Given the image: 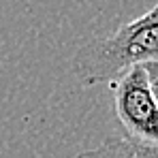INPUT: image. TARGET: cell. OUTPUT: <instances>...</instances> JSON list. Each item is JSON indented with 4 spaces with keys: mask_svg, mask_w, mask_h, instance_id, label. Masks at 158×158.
Listing matches in <instances>:
<instances>
[{
    "mask_svg": "<svg viewBox=\"0 0 158 158\" xmlns=\"http://www.w3.org/2000/svg\"><path fill=\"white\" fill-rule=\"evenodd\" d=\"M143 66H145V71H148V75H150V83H152L154 96H156V101H158V60L156 62H148V64H143Z\"/></svg>",
    "mask_w": 158,
    "mask_h": 158,
    "instance_id": "obj_4",
    "label": "cell"
},
{
    "mask_svg": "<svg viewBox=\"0 0 158 158\" xmlns=\"http://www.w3.org/2000/svg\"><path fill=\"white\" fill-rule=\"evenodd\" d=\"M158 60V2L111 34L85 41L73 56V73L83 88L111 83L132 66Z\"/></svg>",
    "mask_w": 158,
    "mask_h": 158,
    "instance_id": "obj_1",
    "label": "cell"
},
{
    "mask_svg": "<svg viewBox=\"0 0 158 158\" xmlns=\"http://www.w3.org/2000/svg\"><path fill=\"white\" fill-rule=\"evenodd\" d=\"M111 92L124 137L135 143L158 145V101L145 66H132L111 81Z\"/></svg>",
    "mask_w": 158,
    "mask_h": 158,
    "instance_id": "obj_2",
    "label": "cell"
},
{
    "mask_svg": "<svg viewBox=\"0 0 158 158\" xmlns=\"http://www.w3.org/2000/svg\"><path fill=\"white\" fill-rule=\"evenodd\" d=\"M75 158H158V145L135 143L126 137H109L98 148L83 150Z\"/></svg>",
    "mask_w": 158,
    "mask_h": 158,
    "instance_id": "obj_3",
    "label": "cell"
}]
</instances>
